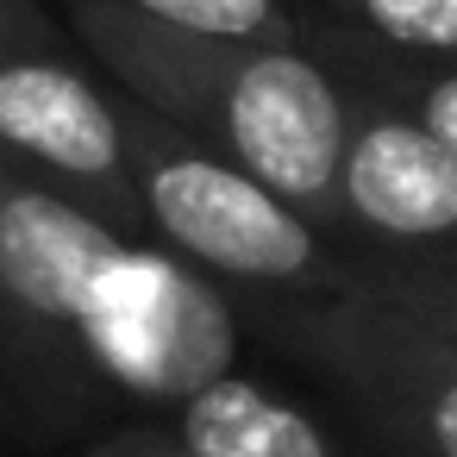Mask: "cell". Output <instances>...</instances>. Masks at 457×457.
<instances>
[{
	"label": "cell",
	"mask_w": 457,
	"mask_h": 457,
	"mask_svg": "<svg viewBox=\"0 0 457 457\" xmlns=\"http://www.w3.org/2000/svg\"><path fill=\"white\" fill-rule=\"evenodd\" d=\"M301 38H351L420 63H457V0H288Z\"/></svg>",
	"instance_id": "7"
},
{
	"label": "cell",
	"mask_w": 457,
	"mask_h": 457,
	"mask_svg": "<svg viewBox=\"0 0 457 457\" xmlns=\"http://www.w3.org/2000/svg\"><path fill=\"white\" fill-rule=\"evenodd\" d=\"M120 107L138 213L176 257L238 282H320L332 270L326 238L301 207L132 95H120Z\"/></svg>",
	"instance_id": "3"
},
{
	"label": "cell",
	"mask_w": 457,
	"mask_h": 457,
	"mask_svg": "<svg viewBox=\"0 0 457 457\" xmlns=\"http://www.w3.org/2000/svg\"><path fill=\"white\" fill-rule=\"evenodd\" d=\"M63 20L120 95L251 170L313 226L338 220L351 88L307 38H207L101 0H63Z\"/></svg>",
	"instance_id": "2"
},
{
	"label": "cell",
	"mask_w": 457,
	"mask_h": 457,
	"mask_svg": "<svg viewBox=\"0 0 457 457\" xmlns=\"http://www.w3.org/2000/svg\"><path fill=\"white\" fill-rule=\"evenodd\" d=\"M0 288L132 395H195L232 370L238 332L188 257L151 251L88 201L0 157Z\"/></svg>",
	"instance_id": "1"
},
{
	"label": "cell",
	"mask_w": 457,
	"mask_h": 457,
	"mask_svg": "<svg viewBox=\"0 0 457 457\" xmlns=\"http://www.w3.org/2000/svg\"><path fill=\"white\" fill-rule=\"evenodd\" d=\"M451 307H457V288H451ZM420 426H426L432 457H457V357L438 363V376L426 382V413H420Z\"/></svg>",
	"instance_id": "10"
},
{
	"label": "cell",
	"mask_w": 457,
	"mask_h": 457,
	"mask_svg": "<svg viewBox=\"0 0 457 457\" xmlns=\"http://www.w3.org/2000/svg\"><path fill=\"white\" fill-rule=\"evenodd\" d=\"M13 51H51V20L32 0H0V57Z\"/></svg>",
	"instance_id": "11"
},
{
	"label": "cell",
	"mask_w": 457,
	"mask_h": 457,
	"mask_svg": "<svg viewBox=\"0 0 457 457\" xmlns=\"http://www.w3.org/2000/svg\"><path fill=\"white\" fill-rule=\"evenodd\" d=\"M145 457H195V451H188V445H151Z\"/></svg>",
	"instance_id": "12"
},
{
	"label": "cell",
	"mask_w": 457,
	"mask_h": 457,
	"mask_svg": "<svg viewBox=\"0 0 457 457\" xmlns=\"http://www.w3.org/2000/svg\"><path fill=\"white\" fill-rule=\"evenodd\" d=\"M176 438L195 457H326L320 426L245 376H213L182 395Z\"/></svg>",
	"instance_id": "6"
},
{
	"label": "cell",
	"mask_w": 457,
	"mask_h": 457,
	"mask_svg": "<svg viewBox=\"0 0 457 457\" xmlns=\"http://www.w3.org/2000/svg\"><path fill=\"white\" fill-rule=\"evenodd\" d=\"M338 51H357L370 70H382V101H395L401 113H413L451 157H457V63H420V57H401L395 51H376V45H351V38H326Z\"/></svg>",
	"instance_id": "9"
},
{
	"label": "cell",
	"mask_w": 457,
	"mask_h": 457,
	"mask_svg": "<svg viewBox=\"0 0 457 457\" xmlns=\"http://www.w3.org/2000/svg\"><path fill=\"white\" fill-rule=\"evenodd\" d=\"M338 220L395 245H457V157L395 101L351 88Z\"/></svg>",
	"instance_id": "5"
},
{
	"label": "cell",
	"mask_w": 457,
	"mask_h": 457,
	"mask_svg": "<svg viewBox=\"0 0 457 457\" xmlns=\"http://www.w3.org/2000/svg\"><path fill=\"white\" fill-rule=\"evenodd\" d=\"M101 7L176 26V32H207V38H301L288 0H101Z\"/></svg>",
	"instance_id": "8"
},
{
	"label": "cell",
	"mask_w": 457,
	"mask_h": 457,
	"mask_svg": "<svg viewBox=\"0 0 457 457\" xmlns=\"http://www.w3.org/2000/svg\"><path fill=\"white\" fill-rule=\"evenodd\" d=\"M0 157L57 182L95 213H138L120 95L57 51L0 57Z\"/></svg>",
	"instance_id": "4"
}]
</instances>
